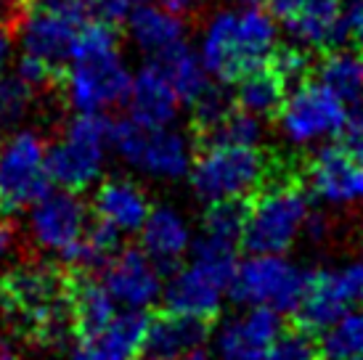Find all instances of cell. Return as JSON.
Segmentation results:
<instances>
[{
	"label": "cell",
	"instance_id": "cell-2",
	"mask_svg": "<svg viewBox=\"0 0 363 360\" xmlns=\"http://www.w3.org/2000/svg\"><path fill=\"white\" fill-rule=\"evenodd\" d=\"M0 300L21 331L35 342H61L72 331L69 270L53 262H19L0 279Z\"/></svg>",
	"mask_w": 363,
	"mask_h": 360
},
{
	"label": "cell",
	"instance_id": "cell-24",
	"mask_svg": "<svg viewBox=\"0 0 363 360\" xmlns=\"http://www.w3.org/2000/svg\"><path fill=\"white\" fill-rule=\"evenodd\" d=\"M149 315L146 310H117L106 329L88 342H77L74 350L93 360H135L143 352Z\"/></svg>",
	"mask_w": 363,
	"mask_h": 360
},
{
	"label": "cell",
	"instance_id": "cell-46",
	"mask_svg": "<svg viewBox=\"0 0 363 360\" xmlns=\"http://www.w3.org/2000/svg\"><path fill=\"white\" fill-rule=\"evenodd\" d=\"M72 360H93V358H88V355H82L80 350H74V355H72Z\"/></svg>",
	"mask_w": 363,
	"mask_h": 360
},
{
	"label": "cell",
	"instance_id": "cell-34",
	"mask_svg": "<svg viewBox=\"0 0 363 360\" xmlns=\"http://www.w3.org/2000/svg\"><path fill=\"white\" fill-rule=\"evenodd\" d=\"M35 90L21 80L19 74H3L0 77V114L3 120H19L30 109Z\"/></svg>",
	"mask_w": 363,
	"mask_h": 360
},
{
	"label": "cell",
	"instance_id": "cell-45",
	"mask_svg": "<svg viewBox=\"0 0 363 360\" xmlns=\"http://www.w3.org/2000/svg\"><path fill=\"white\" fill-rule=\"evenodd\" d=\"M0 360H19L13 352L9 350V347H0Z\"/></svg>",
	"mask_w": 363,
	"mask_h": 360
},
{
	"label": "cell",
	"instance_id": "cell-42",
	"mask_svg": "<svg viewBox=\"0 0 363 360\" xmlns=\"http://www.w3.org/2000/svg\"><path fill=\"white\" fill-rule=\"evenodd\" d=\"M16 244V225L11 220H0V260L13 249Z\"/></svg>",
	"mask_w": 363,
	"mask_h": 360
},
{
	"label": "cell",
	"instance_id": "cell-48",
	"mask_svg": "<svg viewBox=\"0 0 363 360\" xmlns=\"http://www.w3.org/2000/svg\"><path fill=\"white\" fill-rule=\"evenodd\" d=\"M0 207H3V193H0Z\"/></svg>",
	"mask_w": 363,
	"mask_h": 360
},
{
	"label": "cell",
	"instance_id": "cell-30",
	"mask_svg": "<svg viewBox=\"0 0 363 360\" xmlns=\"http://www.w3.org/2000/svg\"><path fill=\"white\" fill-rule=\"evenodd\" d=\"M242 228H244V207L242 201H218L207 204L202 220V233L212 239L228 241V244H242Z\"/></svg>",
	"mask_w": 363,
	"mask_h": 360
},
{
	"label": "cell",
	"instance_id": "cell-38",
	"mask_svg": "<svg viewBox=\"0 0 363 360\" xmlns=\"http://www.w3.org/2000/svg\"><path fill=\"white\" fill-rule=\"evenodd\" d=\"M345 27H347V38L363 53V0H353V6L345 11Z\"/></svg>",
	"mask_w": 363,
	"mask_h": 360
},
{
	"label": "cell",
	"instance_id": "cell-15",
	"mask_svg": "<svg viewBox=\"0 0 363 360\" xmlns=\"http://www.w3.org/2000/svg\"><path fill=\"white\" fill-rule=\"evenodd\" d=\"M6 16L30 56L45 61L53 69H64V61L72 59V43L80 24L48 11L30 9L21 0H11Z\"/></svg>",
	"mask_w": 363,
	"mask_h": 360
},
{
	"label": "cell",
	"instance_id": "cell-28",
	"mask_svg": "<svg viewBox=\"0 0 363 360\" xmlns=\"http://www.w3.org/2000/svg\"><path fill=\"white\" fill-rule=\"evenodd\" d=\"M318 80L345 103L363 101V53L332 50L318 67Z\"/></svg>",
	"mask_w": 363,
	"mask_h": 360
},
{
	"label": "cell",
	"instance_id": "cell-17",
	"mask_svg": "<svg viewBox=\"0 0 363 360\" xmlns=\"http://www.w3.org/2000/svg\"><path fill=\"white\" fill-rule=\"evenodd\" d=\"M308 193L329 207L363 204V162L347 149L321 146L305 172Z\"/></svg>",
	"mask_w": 363,
	"mask_h": 360
},
{
	"label": "cell",
	"instance_id": "cell-29",
	"mask_svg": "<svg viewBox=\"0 0 363 360\" xmlns=\"http://www.w3.org/2000/svg\"><path fill=\"white\" fill-rule=\"evenodd\" d=\"M321 360H361L363 358V305L342 313L332 326L321 331Z\"/></svg>",
	"mask_w": 363,
	"mask_h": 360
},
{
	"label": "cell",
	"instance_id": "cell-36",
	"mask_svg": "<svg viewBox=\"0 0 363 360\" xmlns=\"http://www.w3.org/2000/svg\"><path fill=\"white\" fill-rule=\"evenodd\" d=\"M21 3L30 6V9L64 16V19L74 21V24H82L85 19H91V0H21Z\"/></svg>",
	"mask_w": 363,
	"mask_h": 360
},
{
	"label": "cell",
	"instance_id": "cell-26",
	"mask_svg": "<svg viewBox=\"0 0 363 360\" xmlns=\"http://www.w3.org/2000/svg\"><path fill=\"white\" fill-rule=\"evenodd\" d=\"M154 61H157L162 67V72L167 74V80H170V85L175 88L181 103H189V106H191L194 101L199 99L204 90L212 85L210 72L204 69L199 53H194L186 43L175 45V48L167 50V53H162V56H157Z\"/></svg>",
	"mask_w": 363,
	"mask_h": 360
},
{
	"label": "cell",
	"instance_id": "cell-1",
	"mask_svg": "<svg viewBox=\"0 0 363 360\" xmlns=\"http://www.w3.org/2000/svg\"><path fill=\"white\" fill-rule=\"evenodd\" d=\"M279 48V24L271 11L260 6L215 11L199 38V59L210 77L239 82L242 77L271 64Z\"/></svg>",
	"mask_w": 363,
	"mask_h": 360
},
{
	"label": "cell",
	"instance_id": "cell-40",
	"mask_svg": "<svg viewBox=\"0 0 363 360\" xmlns=\"http://www.w3.org/2000/svg\"><path fill=\"white\" fill-rule=\"evenodd\" d=\"M265 3H268V11H271L273 16L279 21H284V19H289L305 0H265Z\"/></svg>",
	"mask_w": 363,
	"mask_h": 360
},
{
	"label": "cell",
	"instance_id": "cell-50",
	"mask_svg": "<svg viewBox=\"0 0 363 360\" xmlns=\"http://www.w3.org/2000/svg\"><path fill=\"white\" fill-rule=\"evenodd\" d=\"M361 360H363V358H361Z\"/></svg>",
	"mask_w": 363,
	"mask_h": 360
},
{
	"label": "cell",
	"instance_id": "cell-8",
	"mask_svg": "<svg viewBox=\"0 0 363 360\" xmlns=\"http://www.w3.org/2000/svg\"><path fill=\"white\" fill-rule=\"evenodd\" d=\"M308 279L311 273L286 254L250 252L233 268L228 297L242 308H268L284 315L297 310Z\"/></svg>",
	"mask_w": 363,
	"mask_h": 360
},
{
	"label": "cell",
	"instance_id": "cell-14",
	"mask_svg": "<svg viewBox=\"0 0 363 360\" xmlns=\"http://www.w3.org/2000/svg\"><path fill=\"white\" fill-rule=\"evenodd\" d=\"M162 273L164 270L146 252L128 247V249H117L104 262L101 283L122 308L149 310L154 302L162 300V286H164Z\"/></svg>",
	"mask_w": 363,
	"mask_h": 360
},
{
	"label": "cell",
	"instance_id": "cell-35",
	"mask_svg": "<svg viewBox=\"0 0 363 360\" xmlns=\"http://www.w3.org/2000/svg\"><path fill=\"white\" fill-rule=\"evenodd\" d=\"M284 82H300L305 80V74L311 72V56L308 50L300 45H289V48H276L268 64Z\"/></svg>",
	"mask_w": 363,
	"mask_h": 360
},
{
	"label": "cell",
	"instance_id": "cell-9",
	"mask_svg": "<svg viewBox=\"0 0 363 360\" xmlns=\"http://www.w3.org/2000/svg\"><path fill=\"white\" fill-rule=\"evenodd\" d=\"M111 140V120L101 111H77L67 133L45 149V170L61 189L82 191L101 175L106 146Z\"/></svg>",
	"mask_w": 363,
	"mask_h": 360
},
{
	"label": "cell",
	"instance_id": "cell-31",
	"mask_svg": "<svg viewBox=\"0 0 363 360\" xmlns=\"http://www.w3.org/2000/svg\"><path fill=\"white\" fill-rule=\"evenodd\" d=\"M212 140H223V143H236V146H260L265 128H262V117H255L250 111L233 106L220 125H215L210 130Z\"/></svg>",
	"mask_w": 363,
	"mask_h": 360
},
{
	"label": "cell",
	"instance_id": "cell-47",
	"mask_svg": "<svg viewBox=\"0 0 363 360\" xmlns=\"http://www.w3.org/2000/svg\"><path fill=\"white\" fill-rule=\"evenodd\" d=\"M242 3H247V6H260V3H265V0H242Z\"/></svg>",
	"mask_w": 363,
	"mask_h": 360
},
{
	"label": "cell",
	"instance_id": "cell-25",
	"mask_svg": "<svg viewBox=\"0 0 363 360\" xmlns=\"http://www.w3.org/2000/svg\"><path fill=\"white\" fill-rule=\"evenodd\" d=\"M128 30H130V40L152 59L186 43L183 16L162 9L157 3H143L141 0L128 16Z\"/></svg>",
	"mask_w": 363,
	"mask_h": 360
},
{
	"label": "cell",
	"instance_id": "cell-37",
	"mask_svg": "<svg viewBox=\"0 0 363 360\" xmlns=\"http://www.w3.org/2000/svg\"><path fill=\"white\" fill-rule=\"evenodd\" d=\"M141 0H91V19H99L104 24L117 27L122 21H128L130 11Z\"/></svg>",
	"mask_w": 363,
	"mask_h": 360
},
{
	"label": "cell",
	"instance_id": "cell-27",
	"mask_svg": "<svg viewBox=\"0 0 363 360\" xmlns=\"http://www.w3.org/2000/svg\"><path fill=\"white\" fill-rule=\"evenodd\" d=\"M286 82L276 74L273 69H257L252 74H247L239 80V88H236V96H233V103L239 109L250 111L255 117H273L284 101V93H286Z\"/></svg>",
	"mask_w": 363,
	"mask_h": 360
},
{
	"label": "cell",
	"instance_id": "cell-5",
	"mask_svg": "<svg viewBox=\"0 0 363 360\" xmlns=\"http://www.w3.org/2000/svg\"><path fill=\"white\" fill-rule=\"evenodd\" d=\"M268 159L260 146H236L210 140L196 157L189 170L194 193L204 204L218 201H244L257 193L265 180Z\"/></svg>",
	"mask_w": 363,
	"mask_h": 360
},
{
	"label": "cell",
	"instance_id": "cell-3",
	"mask_svg": "<svg viewBox=\"0 0 363 360\" xmlns=\"http://www.w3.org/2000/svg\"><path fill=\"white\" fill-rule=\"evenodd\" d=\"M189 254V262L172 268L170 279L162 286L164 308L199 320L218 318L225 300H231V276L239 262L236 244L199 233L194 236Z\"/></svg>",
	"mask_w": 363,
	"mask_h": 360
},
{
	"label": "cell",
	"instance_id": "cell-20",
	"mask_svg": "<svg viewBox=\"0 0 363 360\" xmlns=\"http://www.w3.org/2000/svg\"><path fill=\"white\" fill-rule=\"evenodd\" d=\"M281 24L294 45L305 50L337 48L347 38L342 0H305Z\"/></svg>",
	"mask_w": 363,
	"mask_h": 360
},
{
	"label": "cell",
	"instance_id": "cell-23",
	"mask_svg": "<svg viewBox=\"0 0 363 360\" xmlns=\"http://www.w3.org/2000/svg\"><path fill=\"white\" fill-rule=\"evenodd\" d=\"M93 210H96L99 220L111 223L120 233H138L152 210V201L135 180L109 178L96 191Z\"/></svg>",
	"mask_w": 363,
	"mask_h": 360
},
{
	"label": "cell",
	"instance_id": "cell-22",
	"mask_svg": "<svg viewBox=\"0 0 363 360\" xmlns=\"http://www.w3.org/2000/svg\"><path fill=\"white\" fill-rule=\"evenodd\" d=\"M125 103L130 106V120L149 125V128L172 125L178 117V109H181L178 93L154 59L133 77Z\"/></svg>",
	"mask_w": 363,
	"mask_h": 360
},
{
	"label": "cell",
	"instance_id": "cell-16",
	"mask_svg": "<svg viewBox=\"0 0 363 360\" xmlns=\"http://www.w3.org/2000/svg\"><path fill=\"white\" fill-rule=\"evenodd\" d=\"M88 230V204L77 191H48L32 204L30 233L40 249L64 252L85 236Z\"/></svg>",
	"mask_w": 363,
	"mask_h": 360
},
{
	"label": "cell",
	"instance_id": "cell-11",
	"mask_svg": "<svg viewBox=\"0 0 363 360\" xmlns=\"http://www.w3.org/2000/svg\"><path fill=\"white\" fill-rule=\"evenodd\" d=\"M355 305H363V260H350L311 273L303 300L294 313L305 329L321 334Z\"/></svg>",
	"mask_w": 363,
	"mask_h": 360
},
{
	"label": "cell",
	"instance_id": "cell-10",
	"mask_svg": "<svg viewBox=\"0 0 363 360\" xmlns=\"http://www.w3.org/2000/svg\"><path fill=\"white\" fill-rule=\"evenodd\" d=\"M45 149V140L32 130L13 133L0 143V193L6 212L32 207L43 193L51 191Z\"/></svg>",
	"mask_w": 363,
	"mask_h": 360
},
{
	"label": "cell",
	"instance_id": "cell-44",
	"mask_svg": "<svg viewBox=\"0 0 363 360\" xmlns=\"http://www.w3.org/2000/svg\"><path fill=\"white\" fill-rule=\"evenodd\" d=\"M186 360H220L215 352H204V350H199V352H194V355H189Z\"/></svg>",
	"mask_w": 363,
	"mask_h": 360
},
{
	"label": "cell",
	"instance_id": "cell-39",
	"mask_svg": "<svg viewBox=\"0 0 363 360\" xmlns=\"http://www.w3.org/2000/svg\"><path fill=\"white\" fill-rule=\"evenodd\" d=\"M342 135H345V149L350 151L355 159L363 162V114L350 117Z\"/></svg>",
	"mask_w": 363,
	"mask_h": 360
},
{
	"label": "cell",
	"instance_id": "cell-12",
	"mask_svg": "<svg viewBox=\"0 0 363 360\" xmlns=\"http://www.w3.org/2000/svg\"><path fill=\"white\" fill-rule=\"evenodd\" d=\"M130 72L125 69L120 50L74 59V67L64 72L61 88L77 111H104L120 106L130 93Z\"/></svg>",
	"mask_w": 363,
	"mask_h": 360
},
{
	"label": "cell",
	"instance_id": "cell-13",
	"mask_svg": "<svg viewBox=\"0 0 363 360\" xmlns=\"http://www.w3.org/2000/svg\"><path fill=\"white\" fill-rule=\"evenodd\" d=\"M281 329V313L268 308H242L215 326L212 352L220 360H265Z\"/></svg>",
	"mask_w": 363,
	"mask_h": 360
},
{
	"label": "cell",
	"instance_id": "cell-19",
	"mask_svg": "<svg viewBox=\"0 0 363 360\" xmlns=\"http://www.w3.org/2000/svg\"><path fill=\"white\" fill-rule=\"evenodd\" d=\"M207 339H210L207 320L167 310L164 315L149 318L143 352L149 360H186L189 355L202 350Z\"/></svg>",
	"mask_w": 363,
	"mask_h": 360
},
{
	"label": "cell",
	"instance_id": "cell-7",
	"mask_svg": "<svg viewBox=\"0 0 363 360\" xmlns=\"http://www.w3.org/2000/svg\"><path fill=\"white\" fill-rule=\"evenodd\" d=\"M109 146L128 162L133 170L149 175L152 180L189 178L194 164V140L189 133L172 125L149 128L135 120L111 122Z\"/></svg>",
	"mask_w": 363,
	"mask_h": 360
},
{
	"label": "cell",
	"instance_id": "cell-32",
	"mask_svg": "<svg viewBox=\"0 0 363 360\" xmlns=\"http://www.w3.org/2000/svg\"><path fill=\"white\" fill-rule=\"evenodd\" d=\"M265 360H321V344L311 329H281Z\"/></svg>",
	"mask_w": 363,
	"mask_h": 360
},
{
	"label": "cell",
	"instance_id": "cell-18",
	"mask_svg": "<svg viewBox=\"0 0 363 360\" xmlns=\"http://www.w3.org/2000/svg\"><path fill=\"white\" fill-rule=\"evenodd\" d=\"M138 233H141V249L162 270L178 268L189 257L194 244V228L189 218L170 204L152 207Z\"/></svg>",
	"mask_w": 363,
	"mask_h": 360
},
{
	"label": "cell",
	"instance_id": "cell-49",
	"mask_svg": "<svg viewBox=\"0 0 363 360\" xmlns=\"http://www.w3.org/2000/svg\"><path fill=\"white\" fill-rule=\"evenodd\" d=\"M0 125H3V114H0Z\"/></svg>",
	"mask_w": 363,
	"mask_h": 360
},
{
	"label": "cell",
	"instance_id": "cell-33",
	"mask_svg": "<svg viewBox=\"0 0 363 360\" xmlns=\"http://www.w3.org/2000/svg\"><path fill=\"white\" fill-rule=\"evenodd\" d=\"M233 106H236L233 99L223 88H218V85H210V88L204 90L202 96L191 103L194 120H196V125H199L204 133H210L215 125H220L223 117H225Z\"/></svg>",
	"mask_w": 363,
	"mask_h": 360
},
{
	"label": "cell",
	"instance_id": "cell-41",
	"mask_svg": "<svg viewBox=\"0 0 363 360\" xmlns=\"http://www.w3.org/2000/svg\"><path fill=\"white\" fill-rule=\"evenodd\" d=\"M154 3L162 6V9L172 11V13H178V16H189V13H194L202 6V0H154Z\"/></svg>",
	"mask_w": 363,
	"mask_h": 360
},
{
	"label": "cell",
	"instance_id": "cell-4",
	"mask_svg": "<svg viewBox=\"0 0 363 360\" xmlns=\"http://www.w3.org/2000/svg\"><path fill=\"white\" fill-rule=\"evenodd\" d=\"M311 218V193L300 186L273 183L257 189L255 201L244 210L242 244L250 252L286 254L305 236Z\"/></svg>",
	"mask_w": 363,
	"mask_h": 360
},
{
	"label": "cell",
	"instance_id": "cell-21",
	"mask_svg": "<svg viewBox=\"0 0 363 360\" xmlns=\"http://www.w3.org/2000/svg\"><path fill=\"white\" fill-rule=\"evenodd\" d=\"M117 315V302L101 281L91 279V270H69V320L77 342L99 337Z\"/></svg>",
	"mask_w": 363,
	"mask_h": 360
},
{
	"label": "cell",
	"instance_id": "cell-43",
	"mask_svg": "<svg viewBox=\"0 0 363 360\" xmlns=\"http://www.w3.org/2000/svg\"><path fill=\"white\" fill-rule=\"evenodd\" d=\"M11 40H13V27H11L9 16L3 13V16H0V67H3V61L9 56Z\"/></svg>",
	"mask_w": 363,
	"mask_h": 360
},
{
	"label": "cell",
	"instance_id": "cell-6",
	"mask_svg": "<svg viewBox=\"0 0 363 360\" xmlns=\"http://www.w3.org/2000/svg\"><path fill=\"white\" fill-rule=\"evenodd\" d=\"M347 122V103L321 80L294 82L276 111V128L292 149H321L342 135Z\"/></svg>",
	"mask_w": 363,
	"mask_h": 360
}]
</instances>
